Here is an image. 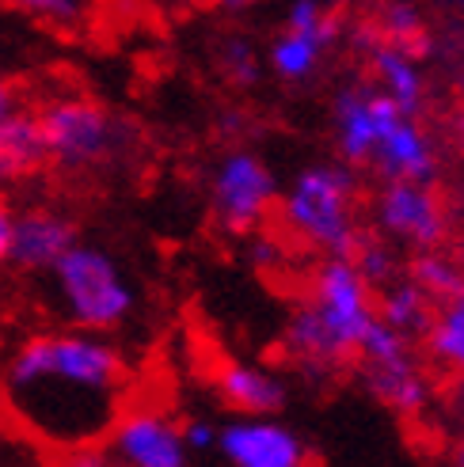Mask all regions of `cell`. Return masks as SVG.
<instances>
[{"mask_svg": "<svg viewBox=\"0 0 464 467\" xmlns=\"http://www.w3.org/2000/svg\"><path fill=\"white\" fill-rule=\"evenodd\" d=\"M130 361L100 331L35 335L12 349L0 403L12 422L50 452L84 456L103 445L126 410Z\"/></svg>", "mask_w": 464, "mask_h": 467, "instance_id": "cell-1", "label": "cell"}, {"mask_svg": "<svg viewBox=\"0 0 464 467\" xmlns=\"http://www.w3.org/2000/svg\"><path fill=\"white\" fill-rule=\"evenodd\" d=\"M374 319V285L362 277L354 259L328 254L312 274L309 300L286 323L282 349L305 372H332L343 361L358 358V346Z\"/></svg>", "mask_w": 464, "mask_h": 467, "instance_id": "cell-2", "label": "cell"}, {"mask_svg": "<svg viewBox=\"0 0 464 467\" xmlns=\"http://www.w3.org/2000/svg\"><path fill=\"white\" fill-rule=\"evenodd\" d=\"M38 130L46 145V163L65 175H103L122 168L130 156V122L84 96H58L42 103Z\"/></svg>", "mask_w": 464, "mask_h": 467, "instance_id": "cell-3", "label": "cell"}, {"mask_svg": "<svg viewBox=\"0 0 464 467\" xmlns=\"http://www.w3.org/2000/svg\"><path fill=\"white\" fill-rule=\"evenodd\" d=\"M54 305L69 327L80 331H114L122 327L137 305L130 277L111 254L96 244H73L50 266Z\"/></svg>", "mask_w": 464, "mask_h": 467, "instance_id": "cell-4", "label": "cell"}, {"mask_svg": "<svg viewBox=\"0 0 464 467\" xmlns=\"http://www.w3.org/2000/svg\"><path fill=\"white\" fill-rule=\"evenodd\" d=\"M282 224L309 247L351 259L362 244L351 163H312L301 171L282 194Z\"/></svg>", "mask_w": 464, "mask_h": 467, "instance_id": "cell-5", "label": "cell"}, {"mask_svg": "<svg viewBox=\"0 0 464 467\" xmlns=\"http://www.w3.org/2000/svg\"><path fill=\"white\" fill-rule=\"evenodd\" d=\"M274 202H278V179L263 163V156L248 149H232L217 160L210 175V205L221 228L237 232V236H251L270 217Z\"/></svg>", "mask_w": 464, "mask_h": 467, "instance_id": "cell-6", "label": "cell"}, {"mask_svg": "<svg viewBox=\"0 0 464 467\" xmlns=\"http://www.w3.org/2000/svg\"><path fill=\"white\" fill-rule=\"evenodd\" d=\"M377 228L388 240L411 244V247H442L446 240V209L430 191V182L415 179H388L374 202Z\"/></svg>", "mask_w": 464, "mask_h": 467, "instance_id": "cell-7", "label": "cell"}, {"mask_svg": "<svg viewBox=\"0 0 464 467\" xmlns=\"http://www.w3.org/2000/svg\"><path fill=\"white\" fill-rule=\"evenodd\" d=\"M404 114V107L385 96L377 84H351L335 96V145L343 163L365 168L385 130ZM411 114V110H407Z\"/></svg>", "mask_w": 464, "mask_h": 467, "instance_id": "cell-8", "label": "cell"}, {"mask_svg": "<svg viewBox=\"0 0 464 467\" xmlns=\"http://www.w3.org/2000/svg\"><path fill=\"white\" fill-rule=\"evenodd\" d=\"M217 452L232 467H305L309 449L274 414H240L217 430Z\"/></svg>", "mask_w": 464, "mask_h": 467, "instance_id": "cell-9", "label": "cell"}, {"mask_svg": "<svg viewBox=\"0 0 464 467\" xmlns=\"http://www.w3.org/2000/svg\"><path fill=\"white\" fill-rule=\"evenodd\" d=\"M107 445L119 463L130 467H183L187 463V445H183V430L175 418L137 407L122 410L119 422L111 426Z\"/></svg>", "mask_w": 464, "mask_h": 467, "instance_id": "cell-10", "label": "cell"}, {"mask_svg": "<svg viewBox=\"0 0 464 467\" xmlns=\"http://www.w3.org/2000/svg\"><path fill=\"white\" fill-rule=\"evenodd\" d=\"M77 224L58 209H23L12 217V244H8V266L23 274H50V266L73 247Z\"/></svg>", "mask_w": 464, "mask_h": 467, "instance_id": "cell-11", "label": "cell"}, {"mask_svg": "<svg viewBox=\"0 0 464 467\" xmlns=\"http://www.w3.org/2000/svg\"><path fill=\"white\" fill-rule=\"evenodd\" d=\"M339 27H343L339 12H332L323 23H316V27H282V35L270 42V54H267L270 73L278 80H286V84L309 80L316 68L323 65L328 50L335 46Z\"/></svg>", "mask_w": 464, "mask_h": 467, "instance_id": "cell-12", "label": "cell"}, {"mask_svg": "<svg viewBox=\"0 0 464 467\" xmlns=\"http://www.w3.org/2000/svg\"><path fill=\"white\" fill-rule=\"evenodd\" d=\"M377 175L388 182V179H415V182H430L434 179V145L427 130L419 126L415 114H400L396 122L385 130V137L374 149V160Z\"/></svg>", "mask_w": 464, "mask_h": 467, "instance_id": "cell-13", "label": "cell"}, {"mask_svg": "<svg viewBox=\"0 0 464 467\" xmlns=\"http://www.w3.org/2000/svg\"><path fill=\"white\" fill-rule=\"evenodd\" d=\"M217 395L225 400V407H232L237 414H278L286 407V384L282 377H274L263 365L251 361H225L217 368Z\"/></svg>", "mask_w": 464, "mask_h": 467, "instance_id": "cell-14", "label": "cell"}, {"mask_svg": "<svg viewBox=\"0 0 464 467\" xmlns=\"http://www.w3.org/2000/svg\"><path fill=\"white\" fill-rule=\"evenodd\" d=\"M369 68H374V80H377V88L385 91V96H392L404 110L419 114L423 96H427L419 57H415L411 50H404V46L374 35L369 38Z\"/></svg>", "mask_w": 464, "mask_h": 467, "instance_id": "cell-15", "label": "cell"}, {"mask_svg": "<svg viewBox=\"0 0 464 467\" xmlns=\"http://www.w3.org/2000/svg\"><path fill=\"white\" fill-rule=\"evenodd\" d=\"M38 168H46L38 114L31 107H16L12 119L0 126V186L27 179Z\"/></svg>", "mask_w": 464, "mask_h": 467, "instance_id": "cell-16", "label": "cell"}, {"mask_svg": "<svg viewBox=\"0 0 464 467\" xmlns=\"http://www.w3.org/2000/svg\"><path fill=\"white\" fill-rule=\"evenodd\" d=\"M434 305H438V300L419 282H415V277H400V282L392 277V282L385 285V296L377 300V316L396 327V331L419 338L430 327Z\"/></svg>", "mask_w": 464, "mask_h": 467, "instance_id": "cell-17", "label": "cell"}, {"mask_svg": "<svg viewBox=\"0 0 464 467\" xmlns=\"http://www.w3.org/2000/svg\"><path fill=\"white\" fill-rule=\"evenodd\" d=\"M438 305L442 308L430 316V327L423 331V338L430 346L434 361H442L446 368L464 377V289H457L446 300H438Z\"/></svg>", "mask_w": 464, "mask_h": 467, "instance_id": "cell-18", "label": "cell"}, {"mask_svg": "<svg viewBox=\"0 0 464 467\" xmlns=\"http://www.w3.org/2000/svg\"><path fill=\"white\" fill-rule=\"evenodd\" d=\"M365 384L396 414H419L427 403V377L415 361L396 365V368H365Z\"/></svg>", "mask_w": 464, "mask_h": 467, "instance_id": "cell-19", "label": "cell"}, {"mask_svg": "<svg viewBox=\"0 0 464 467\" xmlns=\"http://www.w3.org/2000/svg\"><path fill=\"white\" fill-rule=\"evenodd\" d=\"M411 277L419 282L434 300H446L453 296L457 289H464V270L449 259V254H442L438 247H427L419 259L411 263Z\"/></svg>", "mask_w": 464, "mask_h": 467, "instance_id": "cell-20", "label": "cell"}, {"mask_svg": "<svg viewBox=\"0 0 464 467\" xmlns=\"http://www.w3.org/2000/svg\"><path fill=\"white\" fill-rule=\"evenodd\" d=\"M381 38H388V42H396V46H404V50H411L415 57H423L427 50H430V42H427V27H423V16L415 12L411 5H388L385 8V16H381V31H377Z\"/></svg>", "mask_w": 464, "mask_h": 467, "instance_id": "cell-21", "label": "cell"}, {"mask_svg": "<svg viewBox=\"0 0 464 467\" xmlns=\"http://www.w3.org/2000/svg\"><path fill=\"white\" fill-rule=\"evenodd\" d=\"M96 0H0V8L31 16L38 23H50V27H77L88 19Z\"/></svg>", "mask_w": 464, "mask_h": 467, "instance_id": "cell-22", "label": "cell"}, {"mask_svg": "<svg viewBox=\"0 0 464 467\" xmlns=\"http://www.w3.org/2000/svg\"><path fill=\"white\" fill-rule=\"evenodd\" d=\"M351 259H354V266L362 270V277L369 285H388L392 277H396V270H400L396 251H392L388 244H381V240H365V236L354 247Z\"/></svg>", "mask_w": 464, "mask_h": 467, "instance_id": "cell-23", "label": "cell"}, {"mask_svg": "<svg viewBox=\"0 0 464 467\" xmlns=\"http://www.w3.org/2000/svg\"><path fill=\"white\" fill-rule=\"evenodd\" d=\"M217 61H221V68L225 73L237 80L240 88H248V84H255L259 80V54H255V46L248 42V38H240V35H228L225 42H221V50H217Z\"/></svg>", "mask_w": 464, "mask_h": 467, "instance_id": "cell-24", "label": "cell"}, {"mask_svg": "<svg viewBox=\"0 0 464 467\" xmlns=\"http://www.w3.org/2000/svg\"><path fill=\"white\" fill-rule=\"evenodd\" d=\"M179 430H183L187 452H214L217 449V426L210 418H187V422H179Z\"/></svg>", "mask_w": 464, "mask_h": 467, "instance_id": "cell-25", "label": "cell"}, {"mask_svg": "<svg viewBox=\"0 0 464 467\" xmlns=\"http://www.w3.org/2000/svg\"><path fill=\"white\" fill-rule=\"evenodd\" d=\"M248 247H251V263L255 266H274V263H282V247H278L274 240H267V236H255V240H248Z\"/></svg>", "mask_w": 464, "mask_h": 467, "instance_id": "cell-26", "label": "cell"}, {"mask_svg": "<svg viewBox=\"0 0 464 467\" xmlns=\"http://www.w3.org/2000/svg\"><path fill=\"white\" fill-rule=\"evenodd\" d=\"M12 205L5 202V198H0V266H5L8 263V244H12Z\"/></svg>", "mask_w": 464, "mask_h": 467, "instance_id": "cell-27", "label": "cell"}, {"mask_svg": "<svg viewBox=\"0 0 464 467\" xmlns=\"http://www.w3.org/2000/svg\"><path fill=\"white\" fill-rule=\"evenodd\" d=\"M16 107H23V103H19V96H16V88H12L5 77H0V126H5V122L12 119V110H16Z\"/></svg>", "mask_w": 464, "mask_h": 467, "instance_id": "cell-28", "label": "cell"}, {"mask_svg": "<svg viewBox=\"0 0 464 467\" xmlns=\"http://www.w3.org/2000/svg\"><path fill=\"white\" fill-rule=\"evenodd\" d=\"M221 8H248V5H255V0H217Z\"/></svg>", "mask_w": 464, "mask_h": 467, "instance_id": "cell-29", "label": "cell"}, {"mask_svg": "<svg viewBox=\"0 0 464 467\" xmlns=\"http://www.w3.org/2000/svg\"><path fill=\"white\" fill-rule=\"evenodd\" d=\"M457 460H460V467H464V441H460V449H457Z\"/></svg>", "mask_w": 464, "mask_h": 467, "instance_id": "cell-30", "label": "cell"}, {"mask_svg": "<svg viewBox=\"0 0 464 467\" xmlns=\"http://www.w3.org/2000/svg\"><path fill=\"white\" fill-rule=\"evenodd\" d=\"M460 88H464V77H460Z\"/></svg>", "mask_w": 464, "mask_h": 467, "instance_id": "cell-31", "label": "cell"}]
</instances>
